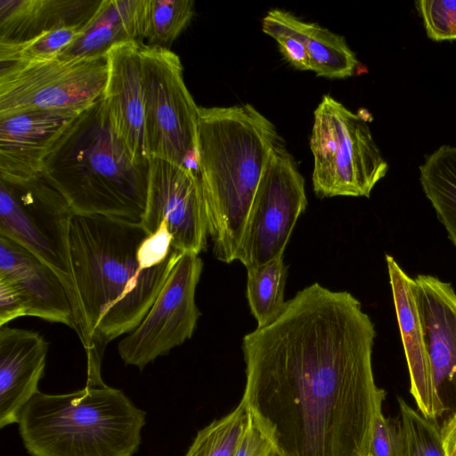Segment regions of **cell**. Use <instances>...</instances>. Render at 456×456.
<instances>
[{
    "label": "cell",
    "instance_id": "cell-26",
    "mask_svg": "<svg viewBox=\"0 0 456 456\" xmlns=\"http://www.w3.org/2000/svg\"><path fill=\"white\" fill-rule=\"evenodd\" d=\"M402 456H444L441 427L398 398Z\"/></svg>",
    "mask_w": 456,
    "mask_h": 456
},
{
    "label": "cell",
    "instance_id": "cell-30",
    "mask_svg": "<svg viewBox=\"0 0 456 456\" xmlns=\"http://www.w3.org/2000/svg\"><path fill=\"white\" fill-rule=\"evenodd\" d=\"M262 30L273 37L287 61L295 69L311 71V61L304 45L273 20L265 16L262 20Z\"/></svg>",
    "mask_w": 456,
    "mask_h": 456
},
{
    "label": "cell",
    "instance_id": "cell-13",
    "mask_svg": "<svg viewBox=\"0 0 456 456\" xmlns=\"http://www.w3.org/2000/svg\"><path fill=\"white\" fill-rule=\"evenodd\" d=\"M79 114L35 110L1 118L0 181L23 183L40 177L54 145Z\"/></svg>",
    "mask_w": 456,
    "mask_h": 456
},
{
    "label": "cell",
    "instance_id": "cell-17",
    "mask_svg": "<svg viewBox=\"0 0 456 456\" xmlns=\"http://www.w3.org/2000/svg\"><path fill=\"white\" fill-rule=\"evenodd\" d=\"M0 276L20 292L27 315L75 330L72 306L57 274L28 249L0 236Z\"/></svg>",
    "mask_w": 456,
    "mask_h": 456
},
{
    "label": "cell",
    "instance_id": "cell-29",
    "mask_svg": "<svg viewBox=\"0 0 456 456\" xmlns=\"http://www.w3.org/2000/svg\"><path fill=\"white\" fill-rule=\"evenodd\" d=\"M367 456H402L397 421L387 418L382 409L375 417Z\"/></svg>",
    "mask_w": 456,
    "mask_h": 456
},
{
    "label": "cell",
    "instance_id": "cell-10",
    "mask_svg": "<svg viewBox=\"0 0 456 456\" xmlns=\"http://www.w3.org/2000/svg\"><path fill=\"white\" fill-rule=\"evenodd\" d=\"M306 206L305 179L281 144L273 153L260 180L235 260L250 269L283 256Z\"/></svg>",
    "mask_w": 456,
    "mask_h": 456
},
{
    "label": "cell",
    "instance_id": "cell-2",
    "mask_svg": "<svg viewBox=\"0 0 456 456\" xmlns=\"http://www.w3.org/2000/svg\"><path fill=\"white\" fill-rule=\"evenodd\" d=\"M147 232L140 222L104 216L72 218L69 250L81 313L78 335L86 353V386L101 375L106 346L130 333L150 311L183 253L141 269L137 251Z\"/></svg>",
    "mask_w": 456,
    "mask_h": 456
},
{
    "label": "cell",
    "instance_id": "cell-22",
    "mask_svg": "<svg viewBox=\"0 0 456 456\" xmlns=\"http://www.w3.org/2000/svg\"><path fill=\"white\" fill-rule=\"evenodd\" d=\"M419 181L456 247V146L442 145L427 155L419 166Z\"/></svg>",
    "mask_w": 456,
    "mask_h": 456
},
{
    "label": "cell",
    "instance_id": "cell-6",
    "mask_svg": "<svg viewBox=\"0 0 456 456\" xmlns=\"http://www.w3.org/2000/svg\"><path fill=\"white\" fill-rule=\"evenodd\" d=\"M365 110L354 113L330 95L314 112L310 148L313 187L320 197H370L387 173Z\"/></svg>",
    "mask_w": 456,
    "mask_h": 456
},
{
    "label": "cell",
    "instance_id": "cell-11",
    "mask_svg": "<svg viewBox=\"0 0 456 456\" xmlns=\"http://www.w3.org/2000/svg\"><path fill=\"white\" fill-rule=\"evenodd\" d=\"M202 269L199 255L182 254L148 314L119 341L126 364L142 370L192 336L200 316L195 291Z\"/></svg>",
    "mask_w": 456,
    "mask_h": 456
},
{
    "label": "cell",
    "instance_id": "cell-15",
    "mask_svg": "<svg viewBox=\"0 0 456 456\" xmlns=\"http://www.w3.org/2000/svg\"><path fill=\"white\" fill-rule=\"evenodd\" d=\"M386 262L410 376V392L419 411L436 419L447 410L437 389L415 294V281L390 255Z\"/></svg>",
    "mask_w": 456,
    "mask_h": 456
},
{
    "label": "cell",
    "instance_id": "cell-25",
    "mask_svg": "<svg viewBox=\"0 0 456 456\" xmlns=\"http://www.w3.org/2000/svg\"><path fill=\"white\" fill-rule=\"evenodd\" d=\"M248 416L240 401L227 415L200 429L184 456H233Z\"/></svg>",
    "mask_w": 456,
    "mask_h": 456
},
{
    "label": "cell",
    "instance_id": "cell-23",
    "mask_svg": "<svg viewBox=\"0 0 456 456\" xmlns=\"http://www.w3.org/2000/svg\"><path fill=\"white\" fill-rule=\"evenodd\" d=\"M247 298L257 327L268 323L285 305L284 287L288 266L283 256L257 267L247 269Z\"/></svg>",
    "mask_w": 456,
    "mask_h": 456
},
{
    "label": "cell",
    "instance_id": "cell-24",
    "mask_svg": "<svg viewBox=\"0 0 456 456\" xmlns=\"http://www.w3.org/2000/svg\"><path fill=\"white\" fill-rule=\"evenodd\" d=\"M194 15L191 0H145L142 39L166 47L187 28Z\"/></svg>",
    "mask_w": 456,
    "mask_h": 456
},
{
    "label": "cell",
    "instance_id": "cell-31",
    "mask_svg": "<svg viewBox=\"0 0 456 456\" xmlns=\"http://www.w3.org/2000/svg\"><path fill=\"white\" fill-rule=\"evenodd\" d=\"M175 250L172 236L163 222L155 232L147 235L142 241L137 251L139 265L142 270L157 266L164 263Z\"/></svg>",
    "mask_w": 456,
    "mask_h": 456
},
{
    "label": "cell",
    "instance_id": "cell-32",
    "mask_svg": "<svg viewBox=\"0 0 456 456\" xmlns=\"http://www.w3.org/2000/svg\"><path fill=\"white\" fill-rule=\"evenodd\" d=\"M273 448L271 441L249 415L233 456H269Z\"/></svg>",
    "mask_w": 456,
    "mask_h": 456
},
{
    "label": "cell",
    "instance_id": "cell-18",
    "mask_svg": "<svg viewBox=\"0 0 456 456\" xmlns=\"http://www.w3.org/2000/svg\"><path fill=\"white\" fill-rule=\"evenodd\" d=\"M414 281L436 386L440 394L444 386L456 391V292L432 275L419 274Z\"/></svg>",
    "mask_w": 456,
    "mask_h": 456
},
{
    "label": "cell",
    "instance_id": "cell-35",
    "mask_svg": "<svg viewBox=\"0 0 456 456\" xmlns=\"http://www.w3.org/2000/svg\"><path fill=\"white\" fill-rule=\"evenodd\" d=\"M269 456H282L281 454H280L274 448L273 450L271 452L270 455Z\"/></svg>",
    "mask_w": 456,
    "mask_h": 456
},
{
    "label": "cell",
    "instance_id": "cell-19",
    "mask_svg": "<svg viewBox=\"0 0 456 456\" xmlns=\"http://www.w3.org/2000/svg\"><path fill=\"white\" fill-rule=\"evenodd\" d=\"M101 1L0 0V41H23L58 28L84 27Z\"/></svg>",
    "mask_w": 456,
    "mask_h": 456
},
{
    "label": "cell",
    "instance_id": "cell-21",
    "mask_svg": "<svg viewBox=\"0 0 456 456\" xmlns=\"http://www.w3.org/2000/svg\"><path fill=\"white\" fill-rule=\"evenodd\" d=\"M265 16L300 41L310 59L311 71L318 77L341 79L354 75L359 61L344 37L281 9H272Z\"/></svg>",
    "mask_w": 456,
    "mask_h": 456
},
{
    "label": "cell",
    "instance_id": "cell-4",
    "mask_svg": "<svg viewBox=\"0 0 456 456\" xmlns=\"http://www.w3.org/2000/svg\"><path fill=\"white\" fill-rule=\"evenodd\" d=\"M148 164H136L117 137L102 97L76 117L47 157L42 178L75 215L141 222Z\"/></svg>",
    "mask_w": 456,
    "mask_h": 456
},
{
    "label": "cell",
    "instance_id": "cell-34",
    "mask_svg": "<svg viewBox=\"0 0 456 456\" xmlns=\"http://www.w3.org/2000/svg\"><path fill=\"white\" fill-rule=\"evenodd\" d=\"M441 438L444 456H456V411L441 428Z\"/></svg>",
    "mask_w": 456,
    "mask_h": 456
},
{
    "label": "cell",
    "instance_id": "cell-33",
    "mask_svg": "<svg viewBox=\"0 0 456 456\" xmlns=\"http://www.w3.org/2000/svg\"><path fill=\"white\" fill-rule=\"evenodd\" d=\"M26 315V305L20 292L12 281L0 276V327Z\"/></svg>",
    "mask_w": 456,
    "mask_h": 456
},
{
    "label": "cell",
    "instance_id": "cell-9",
    "mask_svg": "<svg viewBox=\"0 0 456 456\" xmlns=\"http://www.w3.org/2000/svg\"><path fill=\"white\" fill-rule=\"evenodd\" d=\"M107 77L105 55H56L1 66L0 118L35 110L79 114L102 97Z\"/></svg>",
    "mask_w": 456,
    "mask_h": 456
},
{
    "label": "cell",
    "instance_id": "cell-20",
    "mask_svg": "<svg viewBox=\"0 0 456 456\" xmlns=\"http://www.w3.org/2000/svg\"><path fill=\"white\" fill-rule=\"evenodd\" d=\"M145 0H102L77 37L58 56L91 58L105 55L113 45L142 39Z\"/></svg>",
    "mask_w": 456,
    "mask_h": 456
},
{
    "label": "cell",
    "instance_id": "cell-1",
    "mask_svg": "<svg viewBox=\"0 0 456 456\" xmlns=\"http://www.w3.org/2000/svg\"><path fill=\"white\" fill-rule=\"evenodd\" d=\"M370 316L347 291L315 282L242 340L241 401L282 456H367L385 391Z\"/></svg>",
    "mask_w": 456,
    "mask_h": 456
},
{
    "label": "cell",
    "instance_id": "cell-8",
    "mask_svg": "<svg viewBox=\"0 0 456 456\" xmlns=\"http://www.w3.org/2000/svg\"><path fill=\"white\" fill-rule=\"evenodd\" d=\"M141 53L146 156L188 167L193 162L197 170L199 107L181 60L167 47L142 44Z\"/></svg>",
    "mask_w": 456,
    "mask_h": 456
},
{
    "label": "cell",
    "instance_id": "cell-14",
    "mask_svg": "<svg viewBox=\"0 0 456 456\" xmlns=\"http://www.w3.org/2000/svg\"><path fill=\"white\" fill-rule=\"evenodd\" d=\"M142 45L124 42L105 53L108 77L102 100L117 137L136 164L146 165Z\"/></svg>",
    "mask_w": 456,
    "mask_h": 456
},
{
    "label": "cell",
    "instance_id": "cell-28",
    "mask_svg": "<svg viewBox=\"0 0 456 456\" xmlns=\"http://www.w3.org/2000/svg\"><path fill=\"white\" fill-rule=\"evenodd\" d=\"M415 5L429 38L456 39V0H419Z\"/></svg>",
    "mask_w": 456,
    "mask_h": 456
},
{
    "label": "cell",
    "instance_id": "cell-3",
    "mask_svg": "<svg viewBox=\"0 0 456 456\" xmlns=\"http://www.w3.org/2000/svg\"><path fill=\"white\" fill-rule=\"evenodd\" d=\"M281 144L275 126L249 103L199 107L197 175L218 260H235L256 189Z\"/></svg>",
    "mask_w": 456,
    "mask_h": 456
},
{
    "label": "cell",
    "instance_id": "cell-12",
    "mask_svg": "<svg viewBox=\"0 0 456 456\" xmlns=\"http://www.w3.org/2000/svg\"><path fill=\"white\" fill-rule=\"evenodd\" d=\"M163 222L177 251L199 255L206 248L208 220L196 171L149 158L146 204L140 223L149 235Z\"/></svg>",
    "mask_w": 456,
    "mask_h": 456
},
{
    "label": "cell",
    "instance_id": "cell-27",
    "mask_svg": "<svg viewBox=\"0 0 456 456\" xmlns=\"http://www.w3.org/2000/svg\"><path fill=\"white\" fill-rule=\"evenodd\" d=\"M82 28H58L23 41H0V64L4 66L56 56L77 37Z\"/></svg>",
    "mask_w": 456,
    "mask_h": 456
},
{
    "label": "cell",
    "instance_id": "cell-16",
    "mask_svg": "<svg viewBox=\"0 0 456 456\" xmlns=\"http://www.w3.org/2000/svg\"><path fill=\"white\" fill-rule=\"evenodd\" d=\"M48 342L38 332L0 327V427L18 423L25 405L39 391Z\"/></svg>",
    "mask_w": 456,
    "mask_h": 456
},
{
    "label": "cell",
    "instance_id": "cell-7",
    "mask_svg": "<svg viewBox=\"0 0 456 456\" xmlns=\"http://www.w3.org/2000/svg\"><path fill=\"white\" fill-rule=\"evenodd\" d=\"M75 214L41 176L23 183L0 181V236L22 246L50 267L63 283L79 335L81 313L69 250Z\"/></svg>",
    "mask_w": 456,
    "mask_h": 456
},
{
    "label": "cell",
    "instance_id": "cell-5",
    "mask_svg": "<svg viewBox=\"0 0 456 456\" xmlns=\"http://www.w3.org/2000/svg\"><path fill=\"white\" fill-rule=\"evenodd\" d=\"M18 424L31 456H134L145 413L119 389L86 385L67 394L38 391Z\"/></svg>",
    "mask_w": 456,
    "mask_h": 456
}]
</instances>
